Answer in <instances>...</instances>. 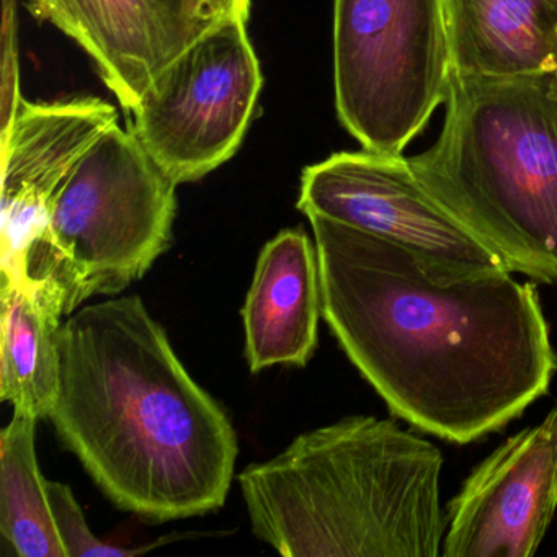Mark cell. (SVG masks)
Wrapping results in <instances>:
<instances>
[{"label":"cell","instance_id":"cell-17","mask_svg":"<svg viewBox=\"0 0 557 557\" xmlns=\"http://www.w3.org/2000/svg\"><path fill=\"white\" fill-rule=\"evenodd\" d=\"M17 14L15 0H4L2 15V81H0V138L9 132L21 107Z\"/></svg>","mask_w":557,"mask_h":557},{"label":"cell","instance_id":"cell-6","mask_svg":"<svg viewBox=\"0 0 557 557\" xmlns=\"http://www.w3.org/2000/svg\"><path fill=\"white\" fill-rule=\"evenodd\" d=\"M443 0H335L338 116L367 151L403 154L448 99Z\"/></svg>","mask_w":557,"mask_h":557},{"label":"cell","instance_id":"cell-16","mask_svg":"<svg viewBox=\"0 0 557 557\" xmlns=\"http://www.w3.org/2000/svg\"><path fill=\"white\" fill-rule=\"evenodd\" d=\"M51 511L58 527L61 541L67 557H129L148 553L159 546V543L141 547H122L99 540L87 524L83 508L74 497L70 485L63 482L48 481Z\"/></svg>","mask_w":557,"mask_h":557},{"label":"cell","instance_id":"cell-1","mask_svg":"<svg viewBox=\"0 0 557 557\" xmlns=\"http://www.w3.org/2000/svg\"><path fill=\"white\" fill-rule=\"evenodd\" d=\"M308 218L322 318L394 416L466 445L547 393L557 355L536 286L507 270L438 273L383 237Z\"/></svg>","mask_w":557,"mask_h":557},{"label":"cell","instance_id":"cell-7","mask_svg":"<svg viewBox=\"0 0 557 557\" xmlns=\"http://www.w3.org/2000/svg\"><path fill=\"white\" fill-rule=\"evenodd\" d=\"M262 84L246 22H230L156 77L133 132L174 184L200 181L236 154Z\"/></svg>","mask_w":557,"mask_h":557},{"label":"cell","instance_id":"cell-10","mask_svg":"<svg viewBox=\"0 0 557 557\" xmlns=\"http://www.w3.org/2000/svg\"><path fill=\"white\" fill-rule=\"evenodd\" d=\"M556 510L557 404L468 475L446 510L442 556H534Z\"/></svg>","mask_w":557,"mask_h":557},{"label":"cell","instance_id":"cell-15","mask_svg":"<svg viewBox=\"0 0 557 557\" xmlns=\"http://www.w3.org/2000/svg\"><path fill=\"white\" fill-rule=\"evenodd\" d=\"M38 419L14 412L0 433V531L22 557H67L35 448Z\"/></svg>","mask_w":557,"mask_h":557},{"label":"cell","instance_id":"cell-12","mask_svg":"<svg viewBox=\"0 0 557 557\" xmlns=\"http://www.w3.org/2000/svg\"><path fill=\"white\" fill-rule=\"evenodd\" d=\"M318 247L305 230H285L263 246L244 302L246 360L252 373L306 367L322 318Z\"/></svg>","mask_w":557,"mask_h":557},{"label":"cell","instance_id":"cell-14","mask_svg":"<svg viewBox=\"0 0 557 557\" xmlns=\"http://www.w3.org/2000/svg\"><path fill=\"white\" fill-rule=\"evenodd\" d=\"M57 308L11 265L2 270L0 397L14 412L48 419L60 391Z\"/></svg>","mask_w":557,"mask_h":557},{"label":"cell","instance_id":"cell-11","mask_svg":"<svg viewBox=\"0 0 557 557\" xmlns=\"http://www.w3.org/2000/svg\"><path fill=\"white\" fill-rule=\"evenodd\" d=\"M116 123V110L96 97L53 103L22 100L0 138L4 252H15L44 221L77 162Z\"/></svg>","mask_w":557,"mask_h":557},{"label":"cell","instance_id":"cell-2","mask_svg":"<svg viewBox=\"0 0 557 557\" xmlns=\"http://www.w3.org/2000/svg\"><path fill=\"white\" fill-rule=\"evenodd\" d=\"M58 351L60 391L48 419L115 507L151 523L224 507L236 430L139 296L67 315Z\"/></svg>","mask_w":557,"mask_h":557},{"label":"cell","instance_id":"cell-13","mask_svg":"<svg viewBox=\"0 0 557 557\" xmlns=\"http://www.w3.org/2000/svg\"><path fill=\"white\" fill-rule=\"evenodd\" d=\"M443 8L456 73L557 71V0H443Z\"/></svg>","mask_w":557,"mask_h":557},{"label":"cell","instance_id":"cell-4","mask_svg":"<svg viewBox=\"0 0 557 557\" xmlns=\"http://www.w3.org/2000/svg\"><path fill=\"white\" fill-rule=\"evenodd\" d=\"M438 141L409 158L429 194L508 272L557 283V71H453Z\"/></svg>","mask_w":557,"mask_h":557},{"label":"cell","instance_id":"cell-3","mask_svg":"<svg viewBox=\"0 0 557 557\" xmlns=\"http://www.w3.org/2000/svg\"><path fill=\"white\" fill-rule=\"evenodd\" d=\"M442 469L433 443L394 420L351 416L237 479L253 534L283 556L436 557Z\"/></svg>","mask_w":557,"mask_h":557},{"label":"cell","instance_id":"cell-8","mask_svg":"<svg viewBox=\"0 0 557 557\" xmlns=\"http://www.w3.org/2000/svg\"><path fill=\"white\" fill-rule=\"evenodd\" d=\"M298 210L406 247L438 273L507 270L429 194L403 154L364 149L306 168Z\"/></svg>","mask_w":557,"mask_h":557},{"label":"cell","instance_id":"cell-9","mask_svg":"<svg viewBox=\"0 0 557 557\" xmlns=\"http://www.w3.org/2000/svg\"><path fill=\"white\" fill-rule=\"evenodd\" d=\"M32 14L76 41L125 112L188 48L230 22H247L250 0H28Z\"/></svg>","mask_w":557,"mask_h":557},{"label":"cell","instance_id":"cell-5","mask_svg":"<svg viewBox=\"0 0 557 557\" xmlns=\"http://www.w3.org/2000/svg\"><path fill=\"white\" fill-rule=\"evenodd\" d=\"M175 187L133 128L116 123L77 162L11 267L63 318L94 296L120 295L171 247Z\"/></svg>","mask_w":557,"mask_h":557}]
</instances>
